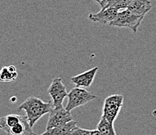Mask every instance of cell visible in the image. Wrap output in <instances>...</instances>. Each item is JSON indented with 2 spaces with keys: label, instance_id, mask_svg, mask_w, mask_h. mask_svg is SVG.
<instances>
[{
  "label": "cell",
  "instance_id": "obj_1",
  "mask_svg": "<svg viewBox=\"0 0 156 135\" xmlns=\"http://www.w3.org/2000/svg\"><path fill=\"white\" fill-rule=\"evenodd\" d=\"M19 110H24L30 126L32 127L35 123L52 110L51 102H45L39 98L31 96L19 106Z\"/></svg>",
  "mask_w": 156,
  "mask_h": 135
},
{
  "label": "cell",
  "instance_id": "obj_2",
  "mask_svg": "<svg viewBox=\"0 0 156 135\" xmlns=\"http://www.w3.org/2000/svg\"><path fill=\"white\" fill-rule=\"evenodd\" d=\"M144 18L143 16H138L134 14L127 9H122V11L118 12L117 17L109 25L118 28H126L132 30L134 34H136L138 28L141 24L142 20Z\"/></svg>",
  "mask_w": 156,
  "mask_h": 135
},
{
  "label": "cell",
  "instance_id": "obj_3",
  "mask_svg": "<svg viewBox=\"0 0 156 135\" xmlns=\"http://www.w3.org/2000/svg\"><path fill=\"white\" fill-rule=\"evenodd\" d=\"M123 102L124 98L122 95L119 94L107 97L104 102L102 116L106 119L110 123L114 124V122L122 107Z\"/></svg>",
  "mask_w": 156,
  "mask_h": 135
},
{
  "label": "cell",
  "instance_id": "obj_4",
  "mask_svg": "<svg viewBox=\"0 0 156 135\" xmlns=\"http://www.w3.org/2000/svg\"><path fill=\"white\" fill-rule=\"evenodd\" d=\"M67 97L68 100L65 109L69 112L73 110L75 108L84 106L97 98L96 95L89 92L87 90L82 88H77V87L71 90L70 92L68 93Z\"/></svg>",
  "mask_w": 156,
  "mask_h": 135
},
{
  "label": "cell",
  "instance_id": "obj_5",
  "mask_svg": "<svg viewBox=\"0 0 156 135\" xmlns=\"http://www.w3.org/2000/svg\"><path fill=\"white\" fill-rule=\"evenodd\" d=\"M49 113L50 116L48 119L46 129L64 126L68 123L73 120V116L71 114V112L66 110V109L63 107V106L57 108L53 107Z\"/></svg>",
  "mask_w": 156,
  "mask_h": 135
},
{
  "label": "cell",
  "instance_id": "obj_6",
  "mask_svg": "<svg viewBox=\"0 0 156 135\" xmlns=\"http://www.w3.org/2000/svg\"><path fill=\"white\" fill-rule=\"evenodd\" d=\"M47 92L53 100V108L62 106L64 99L68 96L66 86L63 84L61 77H56L53 79L48 88Z\"/></svg>",
  "mask_w": 156,
  "mask_h": 135
},
{
  "label": "cell",
  "instance_id": "obj_7",
  "mask_svg": "<svg viewBox=\"0 0 156 135\" xmlns=\"http://www.w3.org/2000/svg\"><path fill=\"white\" fill-rule=\"evenodd\" d=\"M98 71V67L95 66L80 74L75 75L74 77H71V81L75 84V87L77 88H90L94 82Z\"/></svg>",
  "mask_w": 156,
  "mask_h": 135
},
{
  "label": "cell",
  "instance_id": "obj_8",
  "mask_svg": "<svg viewBox=\"0 0 156 135\" xmlns=\"http://www.w3.org/2000/svg\"><path fill=\"white\" fill-rule=\"evenodd\" d=\"M119 10L114 8H105L99 13H90L89 19L94 23L101 24H109L116 18Z\"/></svg>",
  "mask_w": 156,
  "mask_h": 135
},
{
  "label": "cell",
  "instance_id": "obj_9",
  "mask_svg": "<svg viewBox=\"0 0 156 135\" xmlns=\"http://www.w3.org/2000/svg\"><path fill=\"white\" fill-rule=\"evenodd\" d=\"M151 9V2L149 0H133L127 9L134 14L144 17Z\"/></svg>",
  "mask_w": 156,
  "mask_h": 135
},
{
  "label": "cell",
  "instance_id": "obj_10",
  "mask_svg": "<svg viewBox=\"0 0 156 135\" xmlns=\"http://www.w3.org/2000/svg\"><path fill=\"white\" fill-rule=\"evenodd\" d=\"M7 133L10 135H35L26 116H24L22 120L14 127L9 128Z\"/></svg>",
  "mask_w": 156,
  "mask_h": 135
},
{
  "label": "cell",
  "instance_id": "obj_11",
  "mask_svg": "<svg viewBox=\"0 0 156 135\" xmlns=\"http://www.w3.org/2000/svg\"><path fill=\"white\" fill-rule=\"evenodd\" d=\"M76 124H77L76 121L72 120L64 126L55 127L50 129H46L44 133L39 135H67L74 127L76 126Z\"/></svg>",
  "mask_w": 156,
  "mask_h": 135
},
{
  "label": "cell",
  "instance_id": "obj_12",
  "mask_svg": "<svg viewBox=\"0 0 156 135\" xmlns=\"http://www.w3.org/2000/svg\"><path fill=\"white\" fill-rule=\"evenodd\" d=\"M17 70L14 66H3L0 69V82H13L17 78Z\"/></svg>",
  "mask_w": 156,
  "mask_h": 135
},
{
  "label": "cell",
  "instance_id": "obj_13",
  "mask_svg": "<svg viewBox=\"0 0 156 135\" xmlns=\"http://www.w3.org/2000/svg\"><path fill=\"white\" fill-rule=\"evenodd\" d=\"M97 130H98L103 135H116L114 125L110 123L103 116H101V120L98 123Z\"/></svg>",
  "mask_w": 156,
  "mask_h": 135
},
{
  "label": "cell",
  "instance_id": "obj_14",
  "mask_svg": "<svg viewBox=\"0 0 156 135\" xmlns=\"http://www.w3.org/2000/svg\"><path fill=\"white\" fill-rule=\"evenodd\" d=\"M133 0H108L105 8H114L117 10L126 9Z\"/></svg>",
  "mask_w": 156,
  "mask_h": 135
},
{
  "label": "cell",
  "instance_id": "obj_15",
  "mask_svg": "<svg viewBox=\"0 0 156 135\" xmlns=\"http://www.w3.org/2000/svg\"><path fill=\"white\" fill-rule=\"evenodd\" d=\"M90 133H91V130L80 128L76 125L68 132L67 135H90Z\"/></svg>",
  "mask_w": 156,
  "mask_h": 135
},
{
  "label": "cell",
  "instance_id": "obj_16",
  "mask_svg": "<svg viewBox=\"0 0 156 135\" xmlns=\"http://www.w3.org/2000/svg\"><path fill=\"white\" fill-rule=\"evenodd\" d=\"M94 1L97 2V3L99 4L101 7V9H105L107 3H108V0H94Z\"/></svg>",
  "mask_w": 156,
  "mask_h": 135
},
{
  "label": "cell",
  "instance_id": "obj_17",
  "mask_svg": "<svg viewBox=\"0 0 156 135\" xmlns=\"http://www.w3.org/2000/svg\"><path fill=\"white\" fill-rule=\"evenodd\" d=\"M90 135H103L101 132L98 130H91V133Z\"/></svg>",
  "mask_w": 156,
  "mask_h": 135
}]
</instances>
